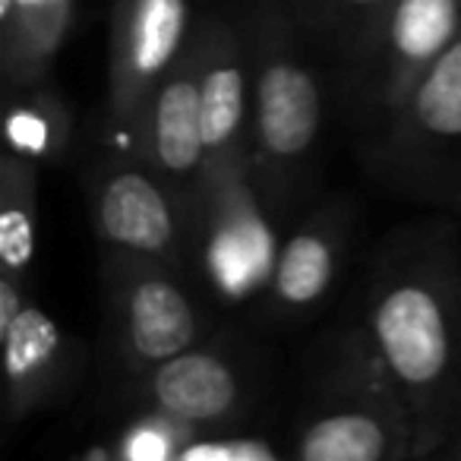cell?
Returning a JSON list of instances; mask_svg holds the SVG:
<instances>
[{"label":"cell","mask_w":461,"mask_h":461,"mask_svg":"<svg viewBox=\"0 0 461 461\" xmlns=\"http://www.w3.org/2000/svg\"><path fill=\"white\" fill-rule=\"evenodd\" d=\"M373 341L383 366L414 395H429L452 370L455 320L439 288L423 278H398L370 313Z\"/></svg>","instance_id":"1"},{"label":"cell","mask_w":461,"mask_h":461,"mask_svg":"<svg viewBox=\"0 0 461 461\" xmlns=\"http://www.w3.org/2000/svg\"><path fill=\"white\" fill-rule=\"evenodd\" d=\"M190 0H117L111 35V102L121 121H140L180 60Z\"/></svg>","instance_id":"2"},{"label":"cell","mask_w":461,"mask_h":461,"mask_svg":"<svg viewBox=\"0 0 461 461\" xmlns=\"http://www.w3.org/2000/svg\"><path fill=\"white\" fill-rule=\"evenodd\" d=\"M322 121L313 73L285 48L272 45L257 77V136L272 161H297L310 152Z\"/></svg>","instance_id":"3"},{"label":"cell","mask_w":461,"mask_h":461,"mask_svg":"<svg viewBox=\"0 0 461 461\" xmlns=\"http://www.w3.org/2000/svg\"><path fill=\"white\" fill-rule=\"evenodd\" d=\"M149 395L165 420L196 427L224 420L238 408L240 383L221 357L209 351H184L155 364Z\"/></svg>","instance_id":"4"},{"label":"cell","mask_w":461,"mask_h":461,"mask_svg":"<svg viewBox=\"0 0 461 461\" xmlns=\"http://www.w3.org/2000/svg\"><path fill=\"white\" fill-rule=\"evenodd\" d=\"M95 218L104 240L140 257H167L177 244V221L165 190L140 171L104 180Z\"/></svg>","instance_id":"5"},{"label":"cell","mask_w":461,"mask_h":461,"mask_svg":"<svg viewBox=\"0 0 461 461\" xmlns=\"http://www.w3.org/2000/svg\"><path fill=\"white\" fill-rule=\"evenodd\" d=\"M209 269L230 297H244L247 291L272 278L276 269L269 228L238 180L221 186V209L209 238Z\"/></svg>","instance_id":"6"},{"label":"cell","mask_w":461,"mask_h":461,"mask_svg":"<svg viewBox=\"0 0 461 461\" xmlns=\"http://www.w3.org/2000/svg\"><path fill=\"white\" fill-rule=\"evenodd\" d=\"M149 152L161 171L190 174L209 158L203 136V95H199L196 54L177 64L146 104Z\"/></svg>","instance_id":"7"},{"label":"cell","mask_w":461,"mask_h":461,"mask_svg":"<svg viewBox=\"0 0 461 461\" xmlns=\"http://www.w3.org/2000/svg\"><path fill=\"white\" fill-rule=\"evenodd\" d=\"M123 332L136 360L161 364L190 351L199 326L193 303L171 278L142 276L123 297Z\"/></svg>","instance_id":"8"},{"label":"cell","mask_w":461,"mask_h":461,"mask_svg":"<svg viewBox=\"0 0 461 461\" xmlns=\"http://www.w3.org/2000/svg\"><path fill=\"white\" fill-rule=\"evenodd\" d=\"M4 335V370L10 385V408L23 414L32 402H39L54 383L60 366L64 339L51 316L35 303H23V310L0 329Z\"/></svg>","instance_id":"9"},{"label":"cell","mask_w":461,"mask_h":461,"mask_svg":"<svg viewBox=\"0 0 461 461\" xmlns=\"http://www.w3.org/2000/svg\"><path fill=\"white\" fill-rule=\"evenodd\" d=\"M199 95H203V136L205 152L215 165L230 158L247 114V77L238 51L224 35L196 54Z\"/></svg>","instance_id":"10"},{"label":"cell","mask_w":461,"mask_h":461,"mask_svg":"<svg viewBox=\"0 0 461 461\" xmlns=\"http://www.w3.org/2000/svg\"><path fill=\"white\" fill-rule=\"evenodd\" d=\"M458 0H395L389 16V48L404 86L458 39Z\"/></svg>","instance_id":"11"},{"label":"cell","mask_w":461,"mask_h":461,"mask_svg":"<svg viewBox=\"0 0 461 461\" xmlns=\"http://www.w3.org/2000/svg\"><path fill=\"white\" fill-rule=\"evenodd\" d=\"M7 32V67L14 77H35L54 58L73 16V0H0Z\"/></svg>","instance_id":"12"},{"label":"cell","mask_w":461,"mask_h":461,"mask_svg":"<svg viewBox=\"0 0 461 461\" xmlns=\"http://www.w3.org/2000/svg\"><path fill=\"white\" fill-rule=\"evenodd\" d=\"M383 455H389V429L364 408L322 414L297 439L303 461H379Z\"/></svg>","instance_id":"13"},{"label":"cell","mask_w":461,"mask_h":461,"mask_svg":"<svg viewBox=\"0 0 461 461\" xmlns=\"http://www.w3.org/2000/svg\"><path fill=\"white\" fill-rule=\"evenodd\" d=\"M335 276V244L326 230H301L282 253L272 269V291L285 307H310L329 291Z\"/></svg>","instance_id":"14"},{"label":"cell","mask_w":461,"mask_h":461,"mask_svg":"<svg viewBox=\"0 0 461 461\" xmlns=\"http://www.w3.org/2000/svg\"><path fill=\"white\" fill-rule=\"evenodd\" d=\"M411 117L433 140H461V35L411 86Z\"/></svg>","instance_id":"15"},{"label":"cell","mask_w":461,"mask_h":461,"mask_svg":"<svg viewBox=\"0 0 461 461\" xmlns=\"http://www.w3.org/2000/svg\"><path fill=\"white\" fill-rule=\"evenodd\" d=\"M35 253V186L26 155H10L4 165L0 199V259L14 276H26Z\"/></svg>","instance_id":"16"},{"label":"cell","mask_w":461,"mask_h":461,"mask_svg":"<svg viewBox=\"0 0 461 461\" xmlns=\"http://www.w3.org/2000/svg\"><path fill=\"white\" fill-rule=\"evenodd\" d=\"M54 136L58 127L51 121V108H39V104H23L14 108L7 117V140L26 158L35 155H48L54 149Z\"/></svg>","instance_id":"17"},{"label":"cell","mask_w":461,"mask_h":461,"mask_svg":"<svg viewBox=\"0 0 461 461\" xmlns=\"http://www.w3.org/2000/svg\"><path fill=\"white\" fill-rule=\"evenodd\" d=\"M177 461H272L276 448L253 436H230V439H196L186 442L174 455Z\"/></svg>","instance_id":"18"},{"label":"cell","mask_w":461,"mask_h":461,"mask_svg":"<svg viewBox=\"0 0 461 461\" xmlns=\"http://www.w3.org/2000/svg\"><path fill=\"white\" fill-rule=\"evenodd\" d=\"M177 442H174L171 427H165L161 420H146L140 427H133L121 442V455L130 461H161L177 455Z\"/></svg>","instance_id":"19"},{"label":"cell","mask_w":461,"mask_h":461,"mask_svg":"<svg viewBox=\"0 0 461 461\" xmlns=\"http://www.w3.org/2000/svg\"><path fill=\"white\" fill-rule=\"evenodd\" d=\"M23 303H26V294L20 291V276L4 269V278H0V329L20 313Z\"/></svg>","instance_id":"20"},{"label":"cell","mask_w":461,"mask_h":461,"mask_svg":"<svg viewBox=\"0 0 461 461\" xmlns=\"http://www.w3.org/2000/svg\"><path fill=\"white\" fill-rule=\"evenodd\" d=\"M339 4H351V7H373V4H383V0H339Z\"/></svg>","instance_id":"21"}]
</instances>
